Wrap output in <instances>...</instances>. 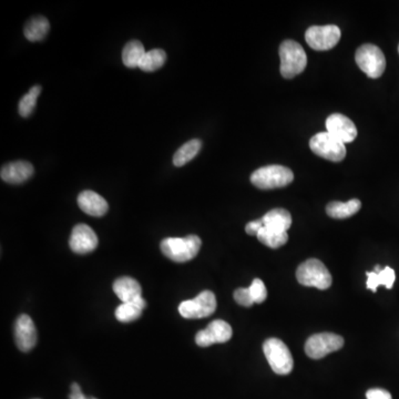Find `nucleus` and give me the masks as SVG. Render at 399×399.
I'll use <instances>...</instances> for the list:
<instances>
[{"instance_id": "obj_1", "label": "nucleus", "mask_w": 399, "mask_h": 399, "mask_svg": "<svg viewBox=\"0 0 399 399\" xmlns=\"http://www.w3.org/2000/svg\"><path fill=\"white\" fill-rule=\"evenodd\" d=\"M202 241L197 235H188L186 237H168L161 242L162 253L177 263H186L194 259L200 252Z\"/></svg>"}, {"instance_id": "obj_2", "label": "nucleus", "mask_w": 399, "mask_h": 399, "mask_svg": "<svg viewBox=\"0 0 399 399\" xmlns=\"http://www.w3.org/2000/svg\"><path fill=\"white\" fill-rule=\"evenodd\" d=\"M282 76L285 79H292L305 70L307 66V56L303 47L294 40H285L280 46Z\"/></svg>"}, {"instance_id": "obj_3", "label": "nucleus", "mask_w": 399, "mask_h": 399, "mask_svg": "<svg viewBox=\"0 0 399 399\" xmlns=\"http://www.w3.org/2000/svg\"><path fill=\"white\" fill-rule=\"evenodd\" d=\"M293 180L294 173L292 170L278 164L260 168L251 175L252 184L261 190L284 188L291 184Z\"/></svg>"}, {"instance_id": "obj_4", "label": "nucleus", "mask_w": 399, "mask_h": 399, "mask_svg": "<svg viewBox=\"0 0 399 399\" xmlns=\"http://www.w3.org/2000/svg\"><path fill=\"white\" fill-rule=\"evenodd\" d=\"M298 283L304 286L327 290L332 285V275L320 260L309 259L302 263L296 271Z\"/></svg>"}, {"instance_id": "obj_5", "label": "nucleus", "mask_w": 399, "mask_h": 399, "mask_svg": "<svg viewBox=\"0 0 399 399\" xmlns=\"http://www.w3.org/2000/svg\"><path fill=\"white\" fill-rule=\"evenodd\" d=\"M265 357L271 369L278 375H289L292 371L294 362L290 349L278 338H269L263 345Z\"/></svg>"}, {"instance_id": "obj_6", "label": "nucleus", "mask_w": 399, "mask_h": 399, "mask_svg": "<svg viewBox=\"0 0 399 399\" xmlns=\"http://www.w3.org/2000/svg\"><path fill=\"white\" fill-rule=\"evenodd\" d=\"M355 59L360 70L365 72L369 78H380L385 71V56L377 46L371 43L360 46V48L357 49Z\"/></svg>"}, {"instance_id": "obj_7", "label": "nucleus", "mask_w": 399, "mask_h": 399, "mask_svg": "<svg viewBox=\"0 0 399 399\" xmlns=\"http://www.w3.org/2000/svg\"><path fill=\"white\" fill-rule=\"evenodd\" d=\"M309 148L315 155L333 162H340L346 157L345 144L327 131L315 135L309 141Z\"/></svg>"}, {"instance_id": "obj_8", "label": "nucleus", "mask_w": 399, "mask_h": 399, "mask_svg": "<svg viewBox=\"0 0 399 399\" xmlns=\"http://www.w3.org/2000/svg\"><path fill=\"white\" fill-rule=\"evenodd\" d=\"M217 309V298L211 291H203L197 298L182 302L179 305L181 316L188 320L208 318Z\"/></svg>"}, {"instance_id": "obj_9", "label": "nucleus", "mask_w": 399, "mask_h": 399, "mask_svg": "<svg viewBox=\"0 0 399 399\" xmlns=\"http://www.w3.org/2000/svg\"><path fill=\"white\" fill-rule=\"evenodd\" d=\"M344 346V338L333 333L314 334L305 344V353L312 360H321Z\"/></svg>"}, {"instance_id": "obj_10", "label": "nucleus", "mask_w": 399, "mask_h": 399, "mask_svg": "<svg viewBox=\"0 0 399 399\" xmlns=\"http://www.w3.org/2000/svg\"><path fill=\"white\" fill-rule=\"evenodd\" d=\"M340 36L342 32L338 26H313L307 29L305 39L314 50L325 51L334 48L340 41Z\"/></svg>"}, {"instance_id": "obj_11", "label": "nucleus", "mask_w": 399, "mask_h": 399, "mask_svg": "<svg viewBox=\"0 0 399 399\" xmlns=\"http://www.w3.org/2000/svg\"><path fill=\"white\" fill-rule=\"evenodd\" d=\"M232 327L226 322L217 320L208 324V327L200 331L195 336V343L200 347H208L213 344L226 343L232 338Z\"/></svg>"}, {"instance_id": "obj_12", "label": "nucleus", "mask_w": 399, "mask_h": 399, "mask_svg": "<svg viewBox=\"0 0 399 399\" xmlns=\"http://www.w3.org/2000/svg\"><path fill=\"white\" fill-rule=\"evenodd\" d=\"M69 246L77 254L90 253L98 246V236L89 225H76L71 232Z\"/></svg>"}, {"instance_id": "obj_13", "label": "nucleus", "mask_w": 399, "mask_h": 399, "mask_svg": "<svg viewBox=\"0 0 399 399\" xmlns=\"http://www.w3.org/2000/svg\"><path fill=\"white\" fill-rule=\"evenodd\" d=\"M327 129L329 135L342 141L343 144H351L357 137L354 122L340 113L329 115L327 120Z\"/></svg>"}, {"instance_id": "obj_14", "label": "nucleus", "mask_w": 399, "mask_h": 399, "mask_svg": "<svg viewBox=\"0 0 399 399\" xmlns=\"http://www.w3.org/2000/svg\"><path fill=\"white\" fill-rule=\"evenodd\" d=\"M37 329L28 315H20L14 323V340L21 351H29L37 344Z\"/></svg>"}, {"instance_id": "obj_15", "label": "nucleus", "mask_w": 399, "mask_h": 399, "mask_svg": "<svg viewBox=\"0 0 399 399\" xmlns=\"http://www.w3.org/2000/svg\"><path fill=\"white\" fill-rule=\"evenodd\" d=\"M34 166L27 161H16L1 168V180L10 184H20L29 180L34 175Z\"/></svg>"}, {"instance_id": "obj_16", "label": "nucleus", "mask_w": 399, "mask_h": 399, "mask_svg": "<svg viewBox=\"0 0 399 399\" xmlns=\"http://www.w3.org/2000/svg\"><path fill=\"white\" fill-rule=\"evenodd\" d=\"M78 206L88 215L96 217H104L109 208L107 201L90 190H86L79 194Z\"/></svg>"}, {"instance_id": "obj_17", "label": "nucleus", "mask_w": 399, "mask_h": 399, "mask_svg": "<svg viewBox=\"0 0 399 399\" xmlns=\"http://www.w3.org/2000/svg\"><path fill=\"white\" fill-rule=\"evenodd\" d=\"M113 292L120 298L122 303L135 302L137 298L142 296V289L139 282L129 276H124V278L115 280L113 283Z\"/></svg>"}, {"instance_id": "obj_18", "label": "nucleus", "mask_w": 399, "mask_h": 399, "mask_svg": "<svg viewBox=\"0 0 399 399\" xmlns=\"http://www.w3.org/2000/svg\"><path fill=\"white\" fill-rule=\"evenodd\" d=\"M262 220L265 228L278 232H287L292 225V215L285 208H273Z\"/></svg>"}, {"instance_id": "obj_19", "label": "nucleus", "mask_w": 399, "mask_h": 399, "mask_svg": "<svg viewBox=\"0 0 399 399\" xmlns=\"http://www.w3.org/2000/svg\"><path fill=\"white\" fill-rule=\"evenodd\" d=\"M146 307V302L144 298H137L135 302L122 303L120 306L115 309V318L121 323H131L140 318L142 311Z\"/></svg>"}, {"instance_id": "obj_20", "label": "nucleus", "mask_w": 399, "mask_h": 399, "mask_svg": "<svg viewBox=\"0 0 399 399\" xmlns=\"http://www.w3.org/2000/svg\"><path fill=\"white\" fill-rule=\"evenodd\" d=\"M362 208V203L360 200H349V202H334L329 203L327 208V215L333 219H347V217L354 215L360 211Z\"/></svg>"}, {"instance_id": "obj_21", "label": "nucleus", "mask_w": 399, "mask_h": 399, "mask_svg": "<svg viewBox=\"0 0 399 399\" xmlns=\"http://www.w3.org/2000/svg\"><path fill=\"white\" fill-rule=\"evenodd\" d=\"M146 54L144 45L139 40H131L124 46V51H122V61L126 67L139 68Z\"/></svg>"}, {"instance_id": "obj_22", "label": "nucleus", "mask_w": 399, "mask_h": 399, "mask_svg": "<svg viewBox=\"0 0 399 399\" xmlns=\"http://www.w3.org/2000/svg\"><path fill=\"white\" fill-rule=\"evenodd\" d=\"M50 23L48 20L45 17H35L26 25L23 34L29 41H41L48 35Z\"/></svg>"}, {"instance_id": "obj_23", "label": "nucleus", "mask_w": 399, "mask_h": 399, "mask_svg": "<svg viewBox=\"0 0 399 399\" xmlns=\"http://www.w3.org/2000/svg\"><path fill=\"white\" fill-rule=\"evenodd\" d=\"M366 275L369 278L366 285H367L369 290L373 291L374 293L376 292L377 287L380 286V285H384L387 289H391L393 283H395V278H396L395 271L389 266L382 269L380 273L367 272Z\"/></svg>"}, {"instance_id": "obj_24", "label": "nucleus", "mask_w": 399, "mask_h": 399, "mask_svg": "<svg viewBox=\"0 0 399 399\" xmlns=\"http://www.w3.org/2000/svg\"><path fill=\"white\" fill-rule=\"evenodd\" d=\"M201 148H202V142L199 139L188 141L175 152V157H173V164L175 166H186L188 162L195 157Z\"/></svg>"}, {"instance_id": "obj_25", "label": "nucleus", "mask_w": 399, "mask_h": 399, "mask_svg": "<svg viewBox=\"0 0 399 399\" xmlns=\"http://www.w3.org/2000/svg\"><path fill=\"white\" fill-rule=\"evenodd\" d=\"M256 236H257L260 242L271 249L281 248L289 241L287 232H278V231H273L271 228H265V226L261 228L259 234Z\"/></svg>"}, {"instance_id": "obj_26", "label": "nucleus", "mask_w": 399, "mask_h": 399, "mask_svg": "<svg viewBox=\"0 0 399 399\" xmlns=\"http://www.w3.org/2000/svg\"><path fill=\"white\" fill-rule=\"evenodd\" d=\"M166 61V54L162 49H152L144 55L139 68L146 72H152V71L160 69Z\"/></svg>"}, {"instance_id": "obj_27", "label": "nucleus", "mask_w": 399, "mask_h": 399, "mask_svg": "<svg viewBox=\"0 0 399 399\" xmlns=\"http://www.w3.org/2000/svg\"><path fill=\"white\" fill-rule=\"evenodd\" d=\"M40 93H41V87L40 86H35L20 100L19 115L23 118H28L29 115L34 113L35 107H36L37 104V99L39 97Z\"/></svg>"}, {"instance_id": "obj_28", "label": "nucleus", "mask_w": 399, "mask_h": 399, "mask_svg": "<svg viewBox=\"0 0 399 399\" xmlns=\"http://www.w3.org/2000/svg\"><path fill=\"white\" fill-rule=\"evenodd\" d=\"M250 290L251 295L253 298L254 303L261 304L265 302L267 298V291L266 287H265L263 281H261L260 278H255L252 284L249 287Z\"/></svg>"}, {"instance_id": "obj_29", "label": "nucleus", "mask_w": 399, "mask_h": 399, "mask_svg": "<svg viewBox=\"0 0 399 399\" xmlns=\"http://www.w3.org/2000/svg\"><path fill=\"white\" fill-rule=\"evenodd\" d=\"M234 300L241 306L250 307L254 304L253 298H252L249 289H237L234 292Z\"/></svg>"}, {"instance_id": "obj_30", "label": "nucleus", "mask_w": 399, "mask_h": 399, "mask_svg": "<svg viewBox=\"0 0 399 399\" xmlns=\"http://www.w3.org/2000/svg\"><path fill=\"white\" fill-rule=\"evenodd\" d=\"M367 399H393L391 393L382 388H373L366 393Z\"/></svg>"}, {"instance_id": "obj_31", "label": "nucleus", "mask_w": 399, "mask_h": 399, "mask_svg": "<svg viewBox=\"0 0 399 399\" xmlns=\"http://www.w3.org/2000/svg\"><path fill=\"white\" fill-rule=\"evenodd\" d=\"M262 228H264L263 220H256V221H252V222L246 224V226H245V232H246L249 235H257Z\"/></svg>"}, {"instance_id": "obj_32", "label": "nucleus", "mask_w": 399, "mask_h": 399, "mask_svg": "<svg viewBox=\"0 0 399 399\" xmlns=\"http://www.w3.org/2000/svg\"><path fill=\"white\" fill-rule=\"evenodd\" d=\"M69 399H91V397H86L82 393L81 388L76 382H73L71 385V393Z\"/></svg>"}, {"instance_id": "obj_33", "label": "nucleus", "mask_w": 399, "mask_h": 399, "mask_svg": "<svg viewBox=\"0 0 399 399\" xmlns=\"http://www.w3.org/2000/svg\"><path fill=\"white\" fill-rule=\"evenodd\" d=\"M91 399H97V398H95V397H91Z\"/></svg>"}, {"instance_id": "obj_34", "label": "nucleus", "mask_w": 399, "mask_h": 399, "mask_svg": "<svg viewBox=\"0 0 399 399\" xmlns=\"http://www.w3.org/2000/svg\"><path fill=\"white\" fill-rule=\"evenodd\" d=\"M398 52H399V46H398Z\"/></svg>"}]
</instances>
